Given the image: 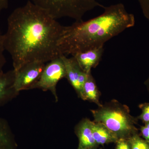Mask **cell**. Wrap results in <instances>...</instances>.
Returning a JSON list of instances; mask_svg holds the SVG:
<instances>
[{
    "label": "cell",
    "mask_w": 149,
    "mask_h": 149,
    "mask_svg": "<svg viewBox=\"0 0 149 149\" xmlns=\"http://www.w3.org/2000/svg\"><path fill=\"white\" fill-rule=\"evenodd\" d=\"M7 24L4 45L15 71L29 63H46L61 56L58 44L63 26L31 1L15 9Z\"/></svg>",
    "instance_id": "obj_1"
},
{
    "label": "cell",
    "mask_w": 149,
    "mask_h": 149,
    "mask_svg": "<svg viewBox=\"0 0 149 149\" xmlns=\"http://www.w3.org/2000/svg\"><path fill=\"white\" fill-rule=\"evenodd\" d=\"M103 8L104 12L95 18L63 26L58 44L61 56H72L104 47L109 40L135 25V17L127 11L123 4Z\"/></svg>",
    "instance_id": "obj_2"
},
{
    "label": "cell",
    "mask_w": 149,
    "mask_h": 149,
    "mask_svg": "<svg viewBox=\"0 0 149 149\" xmlns=\"http://www.w3.org/2000/svg\"><path fill=\"white\" fill-rule=\"evenodd\" d=\"M95 122L104 125L118 139H128L139 133L137 117L130 113L129 108L116 100L91 110Z\"/></svg>",
    "instance_id": "obj_3"
},
{
    "label": "cell",
    "mask_w": 149,
    "mask_h": 149,
    "mask_svg": "<svg viewBox=\"0 0 149 149\" xmlns=\"http://www.w3.org/2000/svg\"><path fill=\"white\" fill-rule=\"evenodd\" d=\"M45 10L56 19L69 17L83 20L88 12L97 7L104 8L98 0H29Z\"/></svg>",
    "instance_id": "obj_4"
},
{
    "label": "cell",
    "mask_w": 149,
    "mask_h": 149,
    "mask_svg": "<svg viewBox=\"0 0 149 149\" xmlns=\"http://www.w3.org/2000/svg\"><path fill=\"white\" fill-rule=\"evenodd\" d=\"M66 77L65 66L61 56L46 63L40 79L32 89L50 91L56 102L58 101L56 86L60 80Z\"/></svg>",
    "instance_id": "obj_5"
},
{
    "label": "cell",
    "mask_w": 149,
    "mask_h": 149,
    "mask_svg": "<svg viewBox=\"0 0 149 149\" xmlns=\"http://www.w3.org/2000/svg\"><path fill=\"white\" fill-rule=\"evenodd\" d=\"M46 63L32 62L25 64L15 72L13 86L19 93L24 90H32L40 79Z\"/></svg>",
    "instance_id": "obj_6"
},
{
    "label": "cell",
    "mask_w": 149,
    "mask_h": 149,
    "mask_svg": "<svg viewBox=\"0 0 149 149\" xmlns=\"http://www.w3.org/2000/svg\"><path fill=\"white\" fill-rule=\"evenodd\" d=\"M61 57L65 66V78L72 85L79 97L83 100V85L90 73L87 74L82 70L73 56L68 58L62 55Z\"/></svg>",
    "instance_id": "obj_7"
},
{
    "label": "cell",
    "mask_w": 149,
    "mask_h": 149,
    "mask_svg": "<svg viewBox=\"0 0 149 149\" xmlns=\"http://www.w3.org/2000/svg\"><path fill=\"white\" fill-rule=\"evenodd\" d=\"M104 51V47H100L78 53L72 56L76 60L82 70L89 74L91 72V69L99 64Z\"/></svg>",
    "instance_id": "obj_8"
},
{
    "label": "cell",
    "mask_w": 149,
    "mask_h": 149,
    "mask_svg": "<svg viewBox=\"0 0 149 149\" xmlns=\"http://www.w3.org/2000/svg\"><path fill=\"white\" fill-rule=\"evenodd\" d=\"M94 122L88 118L81 120L75 126V132L79 140V146L89 149H96L98 145L93 136Z\"/></svg>",
    "instance_id": "obj_9"
},
{
    "label": "cell",
    "mask_w": 149,
    "mask_h": 149,
    "mask_svg": "<svg viewBox=\"0 0 149 149\" xmlns=\"http://www.w3.org/2000/svg\"><path fill=\"white\" fill-rule=\"evenodd\" d=\"M15 77L14 70L0 73V106L10 101L18 95L13 84Z\"/></svg>",
    "instance_id": "obj_10"
},
{
    "label": "cell",
    "mask_w": 149,
    "mask_h": 149,
    "mask_svg": "<svg viewBox=\"0 0 149 149\" xmlns=\"http://www.w3.org/2000/svg\"><path fill=\"white\" fill-rule=\"evenodd\" d=\"M93 131L94 139L98 146L116 143L119 139L104 125L99 123L94 122Z\"/></svg>",
    "instance_id": "obj_11"
},
{
    "label": "cell",
    "mask_w": 149,
    "mask_h": 149,
    "mask_svg": "<svg viewBox=\"0 0 149 149\" xmlns=\"http://www.w3.org/2000/svg\"><path fill=\"white\" fill-rule=\"evenodd\" d=\"M0 149H17L13 133L8 123L0 118Z\"/></svg>",
    "instance_id": "obj_12"
},
{
    "label": "cell",
    "mask_w": 149,
    "mask_h": 149,
    "mask_svg": "<svg viewBox=\"0 0 149 149\" xmlns=\"http://www.w3.org/2000/svg\"><path fill=\"white\" fill-rule=\"evenodd\" d=\"M100 92L95 81L90 73L83 85V100L93 102L98 107L100 106L102 104L100 102Z\"/></svg>",
    "instance_id": "obj_13"
},
{
    "label": "cell",
    "mask_w": 149,
    "mask_h": 149,
    "mask_svg": "<svg viewBox=\"0 0 149 149\" xmlns=\"http://www.w3.org/2000/svg\"><path fill=\"white\" fill-rule=\"evenodd\" d=\"M128 140L131 149H149V143L141 138L139 133L134 134Z\"/></svg>",
    "instance_id": "obj_14"
},
{
    "label": "cell",
    "mask_w": 149,
    "mask_h": 149,
    "mask_svg": "<svg viewBox=\"0 0 149 149\" xmlns=\"http://www.w3.org/2000/svg\"><path fill=\"white\" fill-rule=\"evenodd\" d=\"M139 107L141 110V113L137 117L144 124L149 123V103L145 102L140 104Z\"/></svg>",
    "instance_id": "obj_15"
},
{
    "label": "cell",
    "mask_w": 149,
    "mask_h": 149,
    "mask_svg": "<svg viewBox=\"0 0 149 149\" xmlns=\"http://www.w3.org/2000/svg\"><path fill=\"white\" fill-rule=\"evenodd\" d=\"M5 51L3 35L2 34L0 30V73L3 72V68L6 63V59L4 54Z\"/></svg>",
    "instance_id": "obj_16"
},
{
    "label": "cell",
    "mask_w": 149,
    "mask_h": 149,
    "mask_svg": "<svg viewBox=\"0 0 149 149\" xmlns=\"http://www.w3.org/2000/svg\"><path fill=\"white\" fill-rule=\"evenodd\" d=\"M144 16L149 22V0H138Z\"/></svg>",
    "instance_id": "obj_17"
},
{
    "label": "cell",
    "mask_w": 149,
    "mask_h": 149,
    "mask_svg": "<svg viewBox=\"0 0 149 149\" xmlns=\"http://www.w3.org/2000/svg\"><path fill=\"white\" fill-rule=\"evenodd\" d=\"M116 143V149H131L128 139H120L118 140Z\"/></svg>",
    "instance_id": "obj_18"
},
{
    "label": "cell",
    "mask_w": 149,
    "mask_h": 149,
    "mask_svg": "<svg viewBox=\"0 0 149 149\" xmlns=\"http://www.w3.org/2000/svg\"><path fill=\"white\" fill-rule=\"evenodd\" d=\"M143 139L149 143V123H145L140 129Z\"/></svg>",
    "instance_id": "obj_19"
},
{
    "label": "cell",
    "mask_w": 149,
    "mask_h": 149,
    "mask_svg": "<svg viewBox=\"0 0 149 149\" xmlns=\"http://www.w3.org/2000/svg\"><path fill=\"white\" fill-rule=\"evenodd\" d=\"M9 0H0V14L3 10L7 8Z\"/></svg>",
    "instance_id": "obj_20"
},
{
    "label": "cell",
    "mask_w": 149,
    "mask_h": 149,
    "mask_svg": "<svg viewBox=\"0 0 149 149\" xmlns=\"http://www.w3.org/2000/svg\"><path fill=\"white\" fill-rule=\"evenodd\" d=\"M144 84H145V86L146 87L147 90H148L149 93V76L146 79V80L144 82Z\"/></svg>",
    "instance_id": "obj_21"
},
{
    "label": "cell",
    "mask_w": 149,
    "mask_h": 149,
    "mask_svg": "<svg viewBox=\"0 0 149 149\" xmlns=\"http://www.w3.org/2000/svg\"><path fill=\"white\" fill-rule=\"evenodd\" d=\"M89 149L88 148H82V147H80L78 146V149Z\"/></svg>",
    "instance_id": "obj_22"
}]
</instances>
